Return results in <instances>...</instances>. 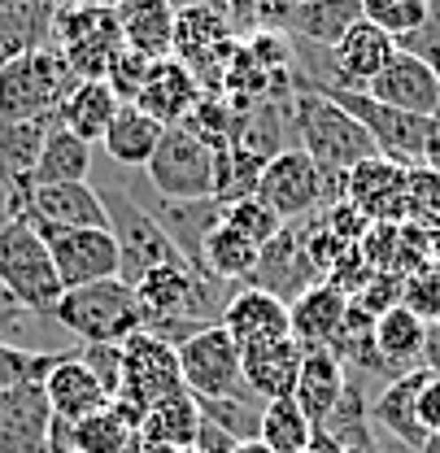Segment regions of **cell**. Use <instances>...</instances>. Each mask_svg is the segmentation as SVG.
<instances>
[{
  "label": "cell",
  "mask_w": 440,
  "mask_h": 453,
  "mask_svg": "<svg viewBox=\"0 0 440 453\" xmlns=\"http://www.w3.org/2000/svg\"><path fill=\"white\" fill-rule=\"evenodd\" d=\"M292 131L301 140V153L323 174H349L353 166L380 157V149L362 131V122L310 83H301V92L292 96Z\"/></svg>",
  "instance_id": "1"
},
{
  "label": "cell",
  "mask_w": 440,
  "mask_h": 453,
  "mask_svg": "<svg viewBox=\"0 0 440 453\" xmlns=\"http://www.w3.org/2000/svg\"><path fill=\"white\" fill-rule=\"evenodd\" d=\"M53 319L83 344H127L144 332V310L127 280H101L61 292Z\"/></svg>",
  "instance_id": "2"
},
{
  "label": "cell",
  "mask_w": 440,
  "mask_h": 453,
  "mask_svg": "<svg viewBox=\"0 0 440 453\" xmlns=\"http://www.w3.org/2000/svg\"><path fill=\"white\" fill-rule=\"evenodd\" d=\"M74 88H79V74L53 44L0 65V127L57 118V110L66 105Z\"/></svg>",
  "instance_id": "3"
},
{
  "label": "cell",
  "mask_w": 440,
  "mask_h": 453,
  "mask_svg": "<svg viewBox=\"0 0 440 453\" xmlns=\"http://www.w3.org/2000/svg\"><path fill=\"white\" fill-rule=\"evenodd\" d=\"M0 280L31 314H49V319H53L57 301L66 292L61 280H57L53 253H49L44 235L27 219H4L0 223Z\"/></svg>",
  "instance_id": "4"
},
{
  "label": "cell",
  "mask_w": 440,
  "mask_h": 453,
  "mask_svg": "<svg viewBox=\"0 0 440 453\" xmlns=\"http://www.w3.org/2000/svg\"><path fill=\"white\" fill-rule=\"evenodd\" d=\"M188 393L183 388V371H179V349L158 340L153 332H140L122 344V388L110 405H118L135 427L144 423L149 405H158L166 396Z\"/></svg>",
  "instance_id": "5"
},
{
  "label": "cell",
  "mask_w": 440,
  "mask_h": 453,
  "mask_svg": "<svg viewBox=\"0 0 440 453\" xmlns=\"http://www.w3.org/2000/svg\"><path fill=\"white\" fill-rule=\"evenodd\" d=\"M53 49L70 70L83 79H105L110 65L118 61V53L127 49L122 44V27H118V13L110 9H83V4H61L53 22Z\"/></svg>",
  "instance_id": "6"
},
{
  "label": "cell",
  "mask_w": 440,
  "mask_h": 453,
  "mask_svg": "<svg viewBox=\"0 0 440 453\" xmlns=\"http://www.w3.org/2000/svg\"><path fill=\"white\" fill-rule=\"evenodd\" d=\"M179 371H183V388L197 401L249 396V388H244V349L227 336L222 323H210L179 344Z\"/></svg>",
  "instance_id": "7"
},
{
  "label": "cell",
  "mask_w": 440,
  "mask_h": 453,
  "mask_svg": "<svg viewBox=\"0 0 440 453\" xmlns=\"http://www.w3.org/2000/svg\"><path fill=\"white\" fill-rule=\"evenodd\" d=\"M31 226L44 235V244L53 253L57 280H61L66 292L101 280H122V253H118V240L110 235V226Z\"/></svg>",
  "instance_id": "8"
},
{
  "label": "cell",
  "mask_w": 440,
  "mask_h": 453,
  "mask_svg": "<svg viewBox=\"0 0 440 453\" xmlns=\"http://www.w3.org/2000/svg\"><path fill=\"white\" fill-rule=\"evenodd\" d=\"M101 201H105V214H110V235L118 240V253H122V280L127 283L144 280L158 266H188L179 257V249L166 240L162 223L144 205H135L122 192H101Z\"/></svg>",
  "instance_id": "9"
},
{
  "label": "cell",
  "mask_w": 440,
  "mask_h": 453,
  "mask_svg": "<svg viewBox=\"0 0 440 453\" xmlns=\"http://www.w3.org/2000/svg\"><path fill=\"white\" fill-rule=\"evenodd\" d=\"M319 92H328L340 110H349L362 122V131L375 140L380 157H388V162H397V166H405V170L423 166L432 118H410V113H401V110H388L380 101H371L367 92H340V88H319Z\"/></svg>",
  "instance_id": "10"
},
{
  "label": "cell",
  "mask_w": 440,
  "mask_h": 453,
  "mask_svg": "<svg viewBox=\"0 0 440 453\" xmlns=\"http://www.w3.org/2000/svg\"><path fill=\"white\" fill-rule=\"evenodd\" d=\"M149 179L162 201H205L214 196V149L188 127H166L162 144L149 162Z\"/></svg>",
  "instance_id": "11"
},
{
  "label": "cell",
  "mask_w": 440,
  "mask_h": 453,
  "mask_svg": "<svg viewBox=\"0 0 440 453\" xmlns=\"http://www.w3.org/2000/svg\"><path fill=\"white\" fill-rule=\"evenodd\" d=\"M258 201H262L266 210H275L283 223L314 219V214L323 210V170L314 166L301 149H283V153L271 157L266 170H262Z\"/></svg>",
  "instance_id": "12"
},
{
  "label": "cell",
  "mask_w": 440,
  "mask_h": 453,
  "mask_svg": "<svg viewBox=\"0 0 440 453\" xmlns=\"http://www.w3.org/2000/svg\"><path fill=\"white\" fill-rule=\"evenodd\" d=\"M314 283H319V266L305 249V226L288 223L271 244H262V257H258V271H253L249 288H262V292L279 296L283 305H292Z\"/></svg>",
  "instance_id": "13"
},
{
  "label": "cell",
  "mask_w": 440,
  "mask_h": 453,
  "mask_svg": "<svg viewBox=\"0 0 440 453\" xmlns=\"http://www.w3.org/2000/svg\"><path fill=\"white\" fill-rule=\"evenodd\" d=\"M405 179H410L405 166L388 157H371L349 170L344 205H353L371 226H401L405 223Z\"/></svg>",
  "instance_id": "14"
},
{
  "label": "cell",
  "mask_w": 440,
  "mask_h": 453,
  "mask_svg": "<svg viewBox=\"0 0 440 453\" xmlns=\"http://www.w3.org/2000/svg\"><path fill=\"white\" fill-rule=\"evenodd\" d=\"M328 57H331V79L328 83H314V88L367 92V88L388 70V61L397 57V40L362 18L358 27H349V35H344Z\"/></svg>",
  "instance_id": "15"
},
{
  "label": "cell",
  "mask_w": 440,
  "mask_h": 453,
  "mask_svg": "<svg viewBox=\"0 0 440 453\" xmlns=\"http://www.w3.org/2000/svg\"><path fill=\"white\" fill-rule=\"evenodd\" d=\"M371 101H380L388 110H401L410 118H436L440 110V74L423 61V57L397 49V57L388 61V70L367 88Z\"/></svg>",
  "instance_id": "16"
},
{
  "label": "cell",
  "mask_w": 440,
  "mask_h": 453,
  "mask_svg": "<svg viewBox=\"0 0 440 453\" xmlns=\"http://www.w3.org/2000/svg\"><path fill=\"white\" fill-rule=\"evenodd\" d=\"M9 219H31L44 226H110L96 183H49L31 188Z\"/></svg>",
  "instance_id": "17"
},
{
  "label": "cell",
  "mask_w": 440,
  "mask_h": 453,
  "mask_svg": "<svg viewBox=\"0 0 440 453\" xmlns=\"http://www.w3.org/2000/svg\"><path fill=\"white\" fill-rule=\"evenodd\" d=\"M0 453H53V410L44 384L0 393Z\"/></svg>",
  "instance_id": "18"
},
{
  "label": "cell",
  "mask_w": 440,
  "mask_h": 453,
  "mask_svg": "<svg viewBox=\"0 0 440 453\" xmlns=\"http://www.w3.org/2000/svg\"><path fill=\"white\" fill-rule=\"evenodd\" d=\"M219 323L227 327V336L235 340L240 349H258V344L292 336V314H288V305H283L279 296H271V292H262V288H240V292H231V301H227Z\"/></svg>",
  "instance_id": "19"
},
{
  "label": "cell",
  "mask_w": 440,
  "mask_h": 453,
  "mask_svg": "<svg viewBox=\"0 0 440 453\" xmlns=\"http://www.w3.org/2000/svg\"><path fill=\"white\" fill-rule=\"evenodd\" d=\"M301 362H305V349L292 336L258 344V349H244V388H249V396L262 401V405L297 396Z\"/></svg>",
  "instance_id": "20"
},
{
  "label": "cell",
  "mask_w": 440,
  "mask_h": 453,
  "mask_svg": "<svg viewBox=\"0 0 440 453\" xmlns=\"http://www.w3.org/2000/svg\"><path fill=\"white\" fill-rule=\"evenodd\" d=\"M349 305H353V296L349 292H340L336 283H314L310 292H301L292 305H288V314H292V340L310 353V349H331L336 336H340V327H344V319H349Z\"/></svg>",
  "instance_id": "21"
},
{
  "label": "cell",
  "mask_w": 440,
  "mask_h": 453,
  "mask_svg": "<svg viewBox=\"0 0 440 453\" xmlns=\"http://www.w3.org/2000/svg\"><path fill=\"white\" fill-rule=\"evenodd\" d=\"M428 380H432V371H423V366L405 371V375H397L384 393L371 401V418L380 427H388L410 453H423V445H428V427L419 418V396L428 388Z\"/></svg>",
  "instance_id": "22"
},
{
  "label": "cell",
  "mask_w": 440,
  "mask_h": 453,
  "mask_svg": "<svg viewBox=\"0 0 440 453\" xmlns=\"http://www.w3.org/2000/svg\"><path fill=\"white\" fill-rule=\"evenodd\" d=\"M44 396H49L53 418H61V423H83V418H92L110 405V393L101 388V380L88 371V362L79 353L57 357V366L44 380Z\"/></svg>",
  "instance_id": "23"
},
{
  "label": "cell",
  "mask_w": 440,
  "mask_h": 453,
  "mask_svg": "<svg viewBox=\"0 0 440 453\" xmlns=\"http://www.w3.org/2000/svg\"><path fill=\"white\" fill-rule=\"evenodd\" d=\"M135 105L149 118H158L162 127H183L192 118V110L201 105V83H197L192 65L174 61V57L158 61V70H153V79H149V88L140 92Z\"/></svg>",
  "instance_id": "24"
},
{
  "label": "cell",
  "mask_w": 440,
  "mask_h": 453,
  "mask_svg": "<svg viewBox=\"0 0 440 453\" xmlns=\"http://www.w3.org/2000/svg\"><path fill=\"white\" fill-rule=\"evenodd\" d=\"M57 9V0H0V65L49 49Z\"/></svg>",
  "instance_id": "25"
},
{
  "label": "cell",
  "mask_w": 440,
  "mask_h": 453,
  "mask_svg": "<svg viewBox=\"0 0 440 453\" xmlns=\"http://www.w3.org/2000/svg\"><path fill=\"white\" fill-rule=\"evenodd\" d=\"M423 344H428V319L414 314L405 301L375 319V353H380V362L388 366L392 380L423 366Z\"/></svg>",
  "instance_id": "26"
},
{
  "label": "cell",
  "mask_w": 440,
  "mask_h": 453,
  "mask_svg": "<svg viewBox=\"0 0 440 453\" xmlns=\"http://www.w3.org/2000/svg\"><path fill=\"white\" fill-rule=\"evenodd\" d=\"M174 18L179 13L170 0H122L118 9L122 44L149 61H166L174 53Z\"/></svg>",
  "instance_id": "27"
},
{
  "label": "cell",
  "mask_w": 440,
  "mask_h": 453,
  "mask_svg": "<svg viewBox=\"0 0 440 453\" xmlns=\"http://www.w3.org/2000/svg\"><path fill=\"white\" fill-rule=\"evenodd\" d=\"M349 393V371L331 349H310L301 362V380H297V405L305 410V418L314 423V432L331 418V410L340 405V396Z\"/></svg>",
  "instance_id": "28"
},
{
  "label": "cell",
  "mask_w": 440,
  "mask_h": 453,
  "mask_svg": "<svg viewBox=\"0 0 440 453\" xmlns=\"http://www.w3.org/2000/svg\"><path fill=\"white\" fill-rule=\"evenodd\" d=\"M158 223H162L166 240L179 249V257L192 266V271H201V244H205V235L222 223V201L219 196H205V201H162V210L153 214ZM205 275V271H201Z\"/></svg>",
  "instance_id": "29"
},
{
  "label": "cell",
  "mask_w": 440,
  "mask_h": 453,
  "mask_svg": "<svg viewBox=\"0 0 440 453\" xmlns=\"http://www.w3.org/2000/svg\"><path fill=\"white\" fill-rule=\"evenodd\" d=\"M205 427L201 401L192 393H174L149 405L144 423H140V445H166V449H197Z\"/></svg>",
  "instance_id": "30"
},
{
  "label": "cell",
  "mask_w": 440,
  "mask_h": 453,
  "mask_svg": "<svg viewBox=\"0 0 440 453\" xmlns=\"http://www.w3.org/2000/svg\"><path fill=\"white\" fill-rule=\"evenodd\" d=\"M118 110H122V101L113 96V88L105 79H83V83L66 96V105L57 110V122H61L66 131H74L79 140L101 144L105 131L113 127V118H118Z\"/></svg>",
  "instance_id": "31"
},
{
  "label": "cell",
  "mask_w": 440,
  "mask_h": 453,
  "mask_svg": "<svg viewBox=\"0 0 440 453\" xmlns=\"http://www.w3.org/2000/svg\"><path fill=\"white\" fill-rule=\"evenodd\" d=\"M162 135H166V127L158 122V118H149L140 105H122L101 144H105V153H110L118 166H140L144 170L149 162H153Z\"/></svg>",
  "instance_id": "32"
},
{
  "label": "cell",
  "mask_w": 440,
  "mask_h": 453,
  "mask_svg": "<svg viewBox=\"0 0 440 453\" xmlns=\"http://www.w3.org/2000/svg\"><path fill=\"white\" fill-rule=\"evenodd\" d=\"M258 257H262V244L240 235L231 223H219L201 244V271L214 275L219 283H249L258 271Z\"/></svg>",
  "instance_id": "33"
},
{
  "label": "cell",
  "mask_w": 440,
  "mask_h": 453,
  "mask_svg": "<svg viewBox=\"0 0 440 453\" xmlns=\"http://www.w3.org/2000/svg\"><path fill=\"white\" fill-rule=\"evenodd\" d=\"M92 174V144L79 140L74 131H66L57 122L44 140V153H40V166L31 174V188H49V183H88Z\"/></svg>",
  "instance_id": "34"
},
{
  "label": "cell",
  "mask_w": 440,
  "mask_h": 453,
  "mask_svg": "<svg viewBox=\"0 0 440 453\" xmlns=\"http://www.w3.org/2000/svg\"><path fill=\"white\" fill-rule=\"evenodd\" d=\"M135 445H140V427L118 405H105L101 414H92L83 423H70L74 453H135Z\"/></svg>",
  "instance_id": "35"
},
{
  "label": "cell",
  "mask_w": 440,
  "mask_h": 453,
  "mask_svg": "<svg viewBox=\"0 0 440 453\" xmlns=\"http://www.w3.org/2000/svg\"><path fill=\"white\" fill-rule=\"evenodd\" d=\"M362 22V0H310L301 9H292V27L310 40V44H323V49H336L349 27Z\"/></svg>",
  "instance_id": "36"
},
{
  "label": "cell",
  "mask_w": 440,
  "mask_h": 453,
  "mask_svg": "<svg viewBox=\"0 0 440 453\" xmlns=\"http://www.w3.org/2000/svg\"><path fill=\"white\" fill-rule=\"evenodd\" d=\"M258 441L271 453H310V445H314V423L305 418V410L297 405V396H283V401L262 405Z\"/></svg>",
  "instance_id": "37"
},
{
  "label": "cell",
  "mask_w": 440,
  "mask_h": 453,
  "mask_svg": "<svg viewBox=\"0 0 440 453\" xmlns=\"http://www.w3.org/2000/svg\"><path fill=\"white\" fill-rule=\"evenodd\" d=\"M201 414H205V423H214L219 432H227L235 445H240V441H258V427H262V401H253V396L201 401Z\"/></svg>",
  "instance_id": "38"
},
{
  "label": "cell",
  "mask_w": 440,
  "mask_h": 453,
  "mask_svg": "<svg viewBox=\"0 0 440 453\" xmlns=\"http://www.w3.org/2000/svg\"><path fill=\"white\" fill-rule=\"evenodd\" d=\"M432 13V0H362V18L371 27H380L384 35H392L397 44L405 35H414Z\"/></svg>",
  "instance_id": "39"
},
{
  "label": "cell",
  "mask_w": 440,
  "mask_h": 453,
  "mask_svg": "<svg viewBox=\"0 0 440 453\" xmlns=\"http://www.w3.org/2000/svg\"><path fill=\"white\" fill-rule=\"evenodd\" d=\"M57 357L61 353H40V349H22V344L0 340V393L22 388V384H44Z\"/></svg>",
  "instance_id": "40"
},
{
  "label": "cell",
  "mask_w": 440,
  "mask_h": 453,
  "mask_svg": "<svg viewBox=\"0 0 440 453\" xmlns=\"http://www.w3.org/2000/svg\"><path fill=\"white\" fill-rule=\"evenodd\" d=\"M405 223L436 231L440 235V174L428 166H414L405 179Z\"/></svg>",
  "instance_id": "41"
},
{
  "label": "cell",
  "mask_w": 440,
  "mask_h": 453,
  "mask_svg": "<svg viewBox=\"0 0 440 453\" xmlns=\"http://www.w3.org/2000/svg\"><path fill=\"white\" fill-rule=\"evenodd\" d=\"M222 223H231L240 235H249L253 244H271L279 231H283V219H279L275 210H266L258 196H249V201H235V205H222Z\"/></svg>",
  "instance_id": "42"
},
{
  "label": "cell",
  "mask_w": 440,
  "mask_h": 453,
  "mask_svg": "<svg viewBox=\"0 0 440 453\" xmlns=\"http://www.w3.org/2000/svg\"><path fill=\"white\" fill-rule=\"evenodd\" d=\"M153 70H158V61H149V57L122 49V53H118V61L110 65V74H105V83L113 88V96H118L122 105H135V101H140V92L149 88Z\"/></svg>",
  "instance_id": "43"
},
{
  "label": "cell",
  "mask_w": 440,
  "mask_h": 453,
  "mask_svg": "<svg viewBox=\"0 0 440 453\" xmlns=\"http://www.w3.org/2000/svg\"><path fill=\"white\" fill-rule=\"evenodd\" d=\"M79 357L88 362V371L101 380V388H105L113 401L118 388H122V344H83Z\"/></svg>",
  "instance_id": "44"
},
{
  "label": "cell",
  "mask_w": 440,
  "mask_h": 453,
  "mask_svg": "<svg viewBox=\"0 0 440 453\" xmlns=\"http://www.w3.org/2000/svg\"><path fill=\"white\" fill-rule=\"evenodd\" d=\"M397 49H405V53L423 57L432 70L440 74V0H432V13H428V22L414 31V35H405Z\"/></svg>",
  "instance_id": "45"
},
{
  "label": "cell",
  "mask_w": 440,
  "mask_h": 453,
  "mask_svg": "<svg viewBox=\"0 0 440 453\" xmlns=\"http://www.w3.org/2000/svg\"><path fill=\"white\" fill-rule=\"evenodd\" d=\"M31 323V310L4 288V280H0V340H9L13 344V336H22V327Z\"/></svg>",
  "instance_id": "46"
},
{
  "label": "cell",
  "mask_w": 440,
  "mask_h": 453,
  "mask_svg": "<svg viewBox=\"0 0 440 453\" xmlns=\"http://www.w3.org/2000/svg\"><path fill=\"white\" fill-rule=\"evenodd\" d=\"M419 418H423L428 436H436L440 432V375H432L428 388H423V396H419Z\"/></svg>",
  "instance_id": "47"
},
{
  "label": "cell",
  "mask_w": 440,
  "mask_h": 453,
  "mask_svg": "<svg viewBox=\"0 0 440 453\" xmlns=\"http://www.w3.org/2000/svg\"><path fill=\"white\" fill-rule=\"evenodd\" d=\"M70 4H83V9H110V13L122 9V0H70Z\"/></svg>",
  "instance_id": "48"
},
{
  "label": "cell",
  "mask_w": 440,
  "mask_h": 453,
  "mask_svg": "<svg viewBox=\"0 0 440 453\" xmlns=\"http://www.w3.org/2000/svg\"><path fill=\"white\" fill-rule=\"evenodd\" d=\"M231 453H271V449H266L262 441H240V445H235Z\"/></svg>",
  "instance_id": "49"
},
{
  "label": "cell",
  "mask_w": 440,
  "mask_h": 453,
  "mask_svg": "<svg viewBox=\"0 0 440 453\" xmlns=\"http://www.w3.org/2000/svg\"><path fill=\"white\" fill-rule=\"evenodd\" d=\"M423 453H440V432H436V436H428V445H423Z\"/></svg>",
  "instance_id": "50"
},
{
  "label": "cell",
  "mask_w": 440,
  "mask_h": 453,
  "mask_svg": "<svg viewBox=\"0 0 440 453\" xmlns=\"http://www.w3.org/2000/svg\"><path fill=\"white\" fill-rule=\"evenodd\" d=\"M57 4H70V0H57Z\"/></svg>",
  "instance_id": "51"
},
{
  "label": "cell",
  "mask_w": 440,
  "mask_h": 453,
  "mask_svg": "<svg viewBox=\"0 0 440 453\" xmlns=\"http://www.w3.org/2000/svg\"><path fill=\"white\" fill-rule=\"evenodd\" d=\"M192 453H201V449H192Z\"/></svg>",
  "instance_id": "52"
},
{
  "label": "cell",
  "mask_w": 440,
  "mask_h": 453,
  "mask_svg": "<svg viewBox=\"0 0 440 453\" xmlns=\"http://www.w3.org/2000/svg\"><path fill=\"white\" fill-rule=\"evenodd\" d=\"M310 453H314V449H310Z\"/></svg>",
  "instance_id": "53"
},
{
  "label": "cell",
  "mask_w": 440,
  "mask_h": 453,
  "mask_svg": "<svg viewBox=\"0 0 440 453\" xmlns=\"http://www.w3.org/2000/svg\"><path fill=\"white\" fill-rule=\"evenodd\" d=\"M70 453H74V449H70Z\"/></svg>",
  "instance_id": "54"
}]
</instances>
